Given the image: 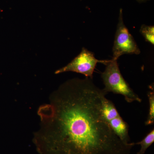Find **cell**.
Masks as SVG:
<instances>
[{"label":"cell","mask_w":154,"mask_h":154,"mask_svg":"<svg viewBox=\"0 0 154 154\" xmlns=\"http://www.w3.org/2000/svg\"><path fill=\"white\" fill-rule=\"evenodd\" d=\"M112 51V58L116 60L124 54L138 55L141 52L134 38L125 25L122 8L119 10L118 24Z\"/></svg>","instance_id":"3"},{"label":"cell","mask_w":154,"mask_h":154,"mask_svg":"<svg viewBox=\"0 0 154 154\" xmlns=\"http://www.w3.org/2000/svg\"><path fill=\"white\" fill-rule=\"evenodd\" d=\"M136 1H137L138 3H143L149 1V0H136Z\"/></svg>","instance_id":"10"},{"label":"cell","mask_w":154,"mask_h":154,"mask_svg":"<svg viewBox=\"0 0 154 154\" xmlns=\"http://www.w3.org/2000/svg\"><path fill=\"white\" fill-rule=\"evenodd\" d=\"M108 61L97 59L94 53L83 47L79 55L66 66L57 70L55 73L58 74L65 72H75L84 75L86 78L93 79L97 63H102L105 65Z\"/></svg>","instance_id":"4"},{"label":"cell","mask_w":154,"mask_h":154,"mask_svg":"<svg viewBox=\"0 0 154 154\" xmlns=\"http://www.w3.org/2000/svg\"><path fill=\"white\" fill-rule=\"evenodd\" d=\"M154 142V130H152L142 140L139 142L134 143L135 145H140L141 148L137 154H144L152 144Z\"/></svg>","instance_id":"8"},{"label":"cell","mask_w":154,"mask_h":154,"mask_svg":"<svg viewBox=\"0 0 154 154\" xmlns=\"http://www.w3.org/2000/svg\"><path fill=\"white\" fill-rule=\"evenodd\" d=\"M140 32L146 42L154 45V26L143 25L140 29Z\"/></svg>","instance_id":"9"},{"label":"cell","mask_w":154,"mask_h":154,"mask_svg":"<svg viewBox=\"0 0 154 154\" xmlns=\"http://www.w3.org/2000/svg\"><path fill=\"white\" fill-rule=\"evenodd\" d=\"M108 123L115 134L122 142L125 144L130 143L129 125L121 116L110 120Z\"/></svg>","instance_id":"5"},{"label":"cell","mask_w":154,"mask_h":154,"mask_svg":"<svg viewBox=\"0 0 154 154\" xmlns=\"http://www.w3.org/2000/svg\"><path fill=\"white\" fill-rule=\"evenodd\" d=\"M105 66V71L101 74L105 85L103 90L107 94L111 92L122 95L128 103L134 102H141L142 99L134 93L122 76L117 60L113 58L109 60Z\"/></svg>","instance_id":"2"},{"label":"cell","mask_w":154,"mask_h":154,"mask_svg":"<svg viewBox=\"0 0 154 154\" xmlns=\"http://www.w3.org/2000/svg\"><path fill=\"white\" fill-rule=\"evenodd\" d=\"M102 113L104 118L108 122L114 119L121 116L112 101L107 98L103 103Z\"/></svg>","instance_id":"6"},{"label":"cell","mask_w":154,"mask_h":154,"mask_svg":"<svg viewBox=\"0 0 154 154\" xmlns=\"http://www.w3.org/2000/svg\"><path fill=\"white\" fill-rule=\"evenodd\" d=\"M151 91L147 94L149 109L147 119L145 122L146 125H150L154 123V88L153 85L149 86Z\"/></svg>","instance_id":"7"},{"label":"cell","mask_w":154,"mask_h":154,"mask_svg":"<svg viewBox=\"0 0 154 154\" xmlns=\"http://www.w3.org/2000/svg\"><path fill=\"white\" fill-rule=\"evenodd\" d=\"M107 94L92 79L68 81L39 107L40 128L33 141L42 154H129L103 116Z\"/></svg>","instance_id":"1"}]
</instances>
